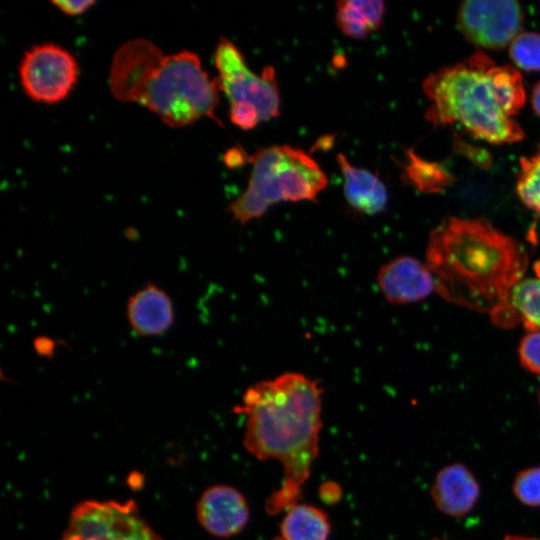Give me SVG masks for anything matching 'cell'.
Masks as SVG:
<instances>
[{
	"label": "cell",
	"instance_id": "6da1fadb",
	"mask_svg": "<svg viewBox=\"0 0 540 540\" xmlns=\"http://www.w3.org/2000/svg\"><path fill=\"white\" fill-rule=\"evenodd\" d=\"M322 395L318 380L285 372L249 386L234 408L245 418V449L261 461L282 465V483L265 504L270 515L285 512L301 498L318 455Z\"/></svg>",
	"mask_w": 540,
	"mask_h": 540
},
{
	"label": "cell",
	"instance_id": "7a4b0ae2",
	"mask_svg": "<svg viewBox=\"0 0 540 540\" xmlns=\"http://www.w3.org/2000/svg\"><path fill=\"white\" fill-rule=\"evenodd\" d=\"M425 255L442 298L491 315L506 305L528 264L521 244L485 218L445 219L432 230Z\"/></svg>",
	"mask_w": 540,
	"mask_h": 540
},
{
	"label": "cell",
	"instance_id": "3957f363",
	"mask_svg": "<svg viewBox=\"0 0 540 540\" xmlns=\"http://www.w3.org/2000/svg\"><path fill=\"white\" fill-rule=\"evenodd\" d=\"M109 87L116 99L146 107L169 127H184L204 117L218 121L216 79L190 50L164 54L150 40H128L112 57Z\"/></svg>",
	"mask_w": 540,
	"mask_h": 540
},
{
	"label": "cell",
	"instance_id": "277c9868",
	"mask_svg": "<svg viewBox=\"0 0 540 540\" xmlns=\"http://www.w3.org/2000/svg\"><path fill=\"white\" fill-rule=\"evenodd\" d=\"M423 91L429 102L425 119L435 126L457 123L494 144L524 137L514 120L525 103L521 74L511 65H497L482 51L430 74Z\"/></svg>",
	"mask_w": 540,
	"mask_h": 540
},
{
	"label": "cell",
	"instance_id": "5b68a950",
	"mask_svg": "<svg viewBox=\"0 0 540 540\" xmlns=\"http://www.w3.org/2000/svg\"><path fill=\"white\" fill-rule=\"evenodd\" d=\"M249 160L252 169L247 187L227 207L241 225L261 218L280 202L315 201L328 185L319 164L289 145L260 148Z\"/></svg>",
	"mask_w": 540,
	"mask_h": 540
},
{
	"label": "cell",
	"instance_id": "8992f818",
	"mask_svg": "<svg viewBox=\"0 0 540 540\" xmlns=\"http://www.w3.org/2000/svg\"><path fill=\"white\" fill-rule=\"evenodd\" d=\"M218 71L216 82L230 104L246 103L259 112L261 121L279 116L280 93L273 66L267 65L260 74L246 64L239 48L226 37H221L213 54Z\"/></svg>",
	"mask_w": 540,
	"mask_h": 540
},
{
	"label": "cell",
	"instance_id": "52a82bcc",
	"mask_svg": "<svg viewBox=\"0 0 540 540\" xmlns=\"http://www.w3.org/2000/svg\"><path fill=\"white\" fill-rule=\"evenodd\" d=\"M60 540H163L133 500H84L71 510Z\"/></svg>",
	"mask_w": 540,
	"mask_h": 540
},
{
	"label": "cell",
	"instance_id": "ba28073f",
	"mask_svg": "<svg viewBox=\"0 0 540 540\" xmlns=\"http://www.w3.org/2000/svg\"><path fill=\"white\" fill-rule=\"evenodd\" d=\"M18 70L25 95L43 104H56L66 99L79 75V65L73 54L50 42L26 50Z\"/></svg>",
	"mask_w": 540,
	"mask_h": 540
},
{
	"label": "cell",
	"instance_id": "9c48e42d",
	"mask_svg": "<svg viewBox=\"0 0 540 540\" xmlns=\"http://www.w3.org/2000/svg\"><path fill=\"white\" fill-rule=\"evenodd\" d=\"M523 20L520 4L511 0L465 1L457 13L458 25L464 36L488 49L510 45L520 33Z\"/></svg>",
	"mask_w": 540,
	"mask_h": 540
},
{
	"label": "cell",
	"instance_id": "30bf717a",
	"mask_svg": "<svg viewBox=\"0 0 540 540\" xmlns=\"http://www.w3.org/2000/svg\"><path fill=\"white\" fill-rule=\"evenodd\" d=\"M196 516L209 534L229 538L245 529L250 511L244 495L238 489L217 484L208 487L200 495L196 504Z\"/></svg>",
	"mask_w": 540,
	"mask_h": 540
},
{
	"label": "cell",
	"instance_id": "8fae6325",
	"mask_svg": "<svg viewBox=\"0 0 540 540\" xmlns=\"http://www.w3.org/2000/svg\"><path fill=\"white\" fill-rule=\"evenodd\" d=\"M376 281L384 299L395 305L418 302L435 290L426 263L412 256H399L382 265Z\"/></svg>",
	"mask_w": 540,
	"mask_h": 540
},
{
	"label": "cell",
	"instance_id": "7c38bea8",
	"mask_svg": "<svg viewBox=\"0 0 540 540\" xmlns=\"http://www.w3.org/2000/svg\"><path fill=\"white\" fill-rule=\"evenodd\" d=\"M126 318L130 330L139 338L161 336L175 323V308L166 290L148 282L129 295Z\"/></svg>",
	"mask_w": 540,
	"mask_h": 540
},
{
	"label": "cell",
	"instance_id": "4fadbf2b",
	"mask_svg": "<svg viewBox=\"0 0 540 540\" xmlns=\"http://www.w3.org/2000/svg\"><path fill=\"white\" fill-rule=\"evenodd\" d=\"M436 507L451 517H462L476 505L480 486L471 471L460 463L442 468L431 487Z\"/></svg>",
	"mask_w": 540,
	"mask_h": 540
},
{
	"label": "cell",
	"instance_id": "5bb4252c",
	"mask_svg": "<svg viewBox=\"0 0 540 540\" xmlns=\"http://www.w3.org/2000/svg\"><path fill=\"white\" fill-rule=\"evenodd\" d=\"M342 173L344 197L349 207L361 214L374 216L383 212L389 195L384 182L368 169L352 164L339 153L336 157Z\"/></svg>",
	"mask_w": 540,
	"mask_h": 540
},
{
	"label": "cell",
	"instance_id": "9a60e30c",
	"mask_svg": "<svg viewBox=\"0 0 540 540\" xmlns=\"http://www.w3.org/2000/svg\"><path fill=\"white\" fill-rule=\"evenodd\" d=\"M535 277L523 278L512 290L504 307L491 315L504 328L522 323L529 331L540 329V260L534 264Z\"/></svg>",
	"mask_w": 540,
	"mask_h": 540
},
{
	"label": "cell",
	"instance_id": "2e32d148",
	"mask_svg": "<svg viewBox=\"0 0 540 540\" xmlns=\"http://www.w3.org/2000/svg\"><path fill=\"white\" fill-rule=\"evenodd\" d=\"M385 3L378 0H341L336 3L335 22L343 34L363 39L383 24Z\"/></svg>",
	"mask_w": 540,
	"mask_h": 540
},
{
	"label": "cell",
	"instance_id": "e0dca14e",
	"mask_svg": "<svg viewBox=\"0 0 540 540\" xmlns=\"http://www.w3.org/2000/svg\"><path fill=\"white\" fill-rule=\"evenodd\" d=\"M330 531L324 510L299 502L285 511L280 524L281 540H328Z\"/></svg>",
	"mask_w": 540,
	"mask_h": 540
},
{
	"label": "cell",
	"instance_id": "ac0fdd59",
	"mask_svg": "<svg viewBox=\"0 0 540 540\" xmlns=\"http://www.w3.org/2000/svg\"><path fill=\"white\" fill-rule=\"evenodd\" d=\"M407 160L404 176L420 192H440L452 181V176L444 167L420 158L412 150L408 151Z\"/></svg>",
	"mask_w": 540,
	"mask_h": 540
},
{
	"label": "cell",
	"instance_id": "d6986e66",
	"mask_svg": "<svg viewBox=\"0 0 540 540\" xmlns=\"http://www.w3.org/2000/svg\"><path fill=\"white\" fill-rule=\"evenodd\" d=\"M516 191L521 201L540 220V143L534 154L520 159Z\"/></svg>",
	"mask_w": 540,
	"mask_h": 540
},
{
	"label": "cell",
	"instance_id": "ffe728a7",
	"mask_svg": "<svg viewBox=\"0 0 540 540\" xmlns=\"http://www.w3.org/2000/svg\"><path fill=\"white\" fill-rule=\"evenodd\" d=\"M512 61L526 71H540V34L519 33L509 45Z\"/></svg>",
	"mask_w": 540,
	"mask_h": 540
},
{
	"label": "cell",
	"instance_id": "44dd1931",
	"mask_svg": "<svg viewBox=\"0 0 540 540\" xmlns=\"http://www.w3.org/2000/svg\"><path fill=\"white\" fill-rule=\"evenodd\" d=\"M512 490L522 504L540 507V467L521 470L514 478Z\"/></svg>",
	"mask_w": 540,
	"mask_h": 540
},
{
	"label": "cell",
	"instance_id": "7402d4cb",
	"mask_svg": "<svg viewBox=\"0 0 540 540\" xmlns=\"http://www.w3.org/2000/svg\"><path fill=\"white\" fill-rule=\"evenodd\" d=\"M518 353L521 365L540 375V329L529 331L521 339Z\"/></svg>",
	"mask_w": 540,
	"mask_h": 540
},
{
	"label": "cell",
	"instance_id": "603a6c76",
	"mask_svg": "<svg viewBox=\"0 0 540 540\" xmlns=\"http://www.w3.org/2000/svg\"><path fill=\"white\" fill-rule=\"evenodd\" d=\"M229 119L243 130H251L262 122L258 110L253 105L246 103L230 104Z\"/></svg>",
	"mask_w": 540,
	"mask_h": 540
},
{
	"label": "cell",
	"instance_id": "cb8c5ba5",
	"mask_svg": "<svg viewBox=\"0 0 540 540\" xmlns=\"http://www.w3.org/2000/svg\"><path fill=\"white\" fill-rule=\"evenodd\" d=\"M96 2L94 0H62L52 1V4L67 16H79L84 14Z\"/></svg>",
	"mask_w": 540,
	"mask_h": 540
},
{
	"label": "cell",
	"instance_id": "d4e9b609",
	"mask_svg": "<svg viewBox=\"0 0 540 540\" xmlns=\"http://www.w3.org/2000/svg\"><path fill=\"white\" fill-rule=\"evenodd\" d=\"M57 346V341L54 338L46 335H39L33 339V349L35 353L42 358H53Z\"/></svg>",
	"mask_w": 540,
	"mask_h": 540
},
{
	"label": "cell",
	"instance_id": "484cf974",
	"mask_svg": "<svg viewBox=\"0 0 540 540\" xmlns=\"http://www.w3.org/2000/svg\"><path fill=\"white\" fill-rule=\"evenodd\" d=\"M243 155L244 152L240 151V149H231L226 152L224 161L227 166L234 168L242 165L244 160L249 159V157H244Z\"/></svg>",
	"mask_w": 540,
	"mask_h": 540
},
{
	"label": "cell",
	"instance_id": "4316f807",
	"mask_svg": "<svg viewBox=\"0 0 540 540\" xmlns=\"http://www.w3.org/2000/svg\"><path fill=\"white\" fill-rule=\"evenodd\" d=\"M531 100L534 111L540 116V82L534 86Z\"/></svg>",
	"mask_w": 540,
	"mask_h": 540
},
{
	"label": "cell",
	"instance_id": "83f0119b",
	"mask_svg": "<svg viewBox=\"0 0 540 540\" xmlns=\"http://www.w3.org/2000/svg\"><path fill=\"white\" fill-rule=\"evenodd\" d=\"M503 540H539V539L521 536V535H508Z\"/></svg>",
	"mask_w": 540,
	"mask_h": 540
},
{
	"label": "cell",
	"instance_id": "f1b7e54d",
	"mask_svg": "<svg viewBox=\"0 0 540 540\" xmlns=\"http://www.w3.org/2000/svg\"><path fill=\"white\" fill-rule=\"evenodd\" d=\"M539 404H540V390H539Z\"/></svg>",
	"mask_w": 540,
	"mask_h": 540
},
{
	"label": "cell",
	"instance_id": "f546056e",
	"mask_svg": "<svg viewBox=\"0 0 540 540\" xmlns=\"http://www.w3.org/2000/svg\"><path fill=\"white\" fill-rule=\"evenodd\" d=\"M434 540H439V539H434Z\"/></svg>",
	"mask_w": 540,
	"mask_h": 540
}]
</instances>
